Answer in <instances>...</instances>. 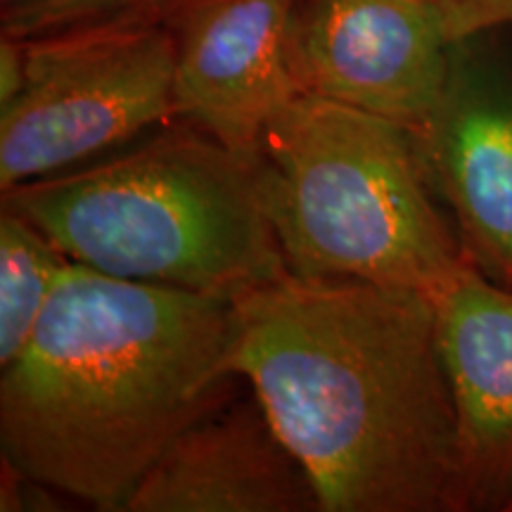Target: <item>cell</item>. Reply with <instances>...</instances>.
<instances>
[{
	"instance_id": "1",
	"label": "cell",
	"mask_w": 512,
	"mask_h": 512,
	"mask_svg": "<svg viewBox=\"0 0 512 512\" xmlns=\"http://www.w3.org/2000/svg\"><path fill=\"white\" fill-rule=\"evenodd\" d=\"M233 366L320 512L470 508L430 294L285 273L233 297Z\"/></svg>"
},
{
	"instance_id": "2",
	"label": "cell",
	"mask_w": 512,
	"mask_h": 512,
	"mask_svg": "<svg viewBox=\"0 0 512 512\" xmlns=\"http://www.w3.org/2000/svg\"><path fill=\"white\" fill-rule=\"evenodd\" d=\"M233 347V299L69 261L34 337L0 368L3 465L124 512L166 448L228 403Z\"/></svg>"
},
{
	"instance_id": "3",
	"label": "cell",
	"mask_w": 512,
	"mask_h": 512,
	"mask_svg": "<svg viewBox=\"0 0 512 512\" xmlns=\"http://www.w3.org/2000/svg\"><path fill=\"white\" fill-rule=\"evenodd\" d=\"M74 264L233 299L287 271L259 150L174 119L145 143L3 190Z\"/></svg>"
},
{
	"instance_id": "4",
	"label": "cell",
	"mask_w": 512,
	"mask_h": 512,
	"mask_svg": "<svg viewBox=\"0 0 512 512\" xmlns=\"http://www.w3.org/2000/svg\"><path fill=\"white\" fill-rule=\"evenodd\" d=\"M287 271L430 294L465 261L427 188L418 138L394 121L294 93L259 143Z\"/></svg>"
},
{
	"instance_id": "5",
	"label": "cell",
	"mask_w": 512,
	"mask_h": 512,
	"mask_svg": "<svg viewBox=\"0 0 512 512\" xmlns=\"http://www.w3.org/2000/svg\"><path fill=\"white\" fill-rule=\"evenodd\" d=\"M27 74L0 107V190L60 174L176 119L166 24L27 38Z\"/></svg>"
},
{
	"instance_id": "6",
	"label": "cell",
	"mask_w": 512,
	"mask_h": 512,
	"mask_svg": "<svg viewBox=\"0 0 512 512\" xmlns=\"http://www.w3.org/2000/svg\"><path fill=\"white\" fill-rule=\"evenodd\" d=\"M434 0H297L287 62L302 93L389 119L420 136L453 69Z\"/></svg>"
},
{
	"instance_id": "7",
	"label": "cell",
	"mask_w": 512,
	"mask_h": 512,
	"mask_svg": "<svg viewBox=\"0 0 512 512\" xmlns=\"http://www.w3.org/2000/svg\"><path fill=\"white\" fill-rule=\"evenodd\" d=\"M297 0H178L176 119L238 150H259L268 121L299 93L287 62Z\"/></svg>"
},
{
	"instance_id": "8",
	"label": "cell",
	"mask_w": 512,
	"mask_h": 512,
	"mask_svg": "<svg viewBox=\"0 0 512 512\" xmlns=\"http://www.w3.org/2000/svg\"><path fill=\"white\" fill-rule=\"evenodd\" d=\"M470 508L512 494V290L463 261L430 292Z\"/></svg>"
},
{
	"instance_id": "9",
	"label": "cell",
	"mask_w": 512,
	"mask_h": 512,
	"mask_svg": "<svg viewBox=\"0 0 512 512\" xmlns=\"http://www.w3.org/2000/svg\"><path fill=\"white\" fill-rule=\"evenodd\" d=\"M124 512H320V501L254 396L223 403L188 427Z\"/></svg>"
},
{
	"instance_id": "10",
	"label": "cell",
	"mask_w": 512,
	"mask_h": 512,
	"mask_svg": "<svg viewBox=\"0 0 512 512\" xmlns=\"http://www.w3.org/2000/svg\"><path fill=\"white\" fill-rule=\"evenodd\" d=\"M415 138L456 214L465 259L512 290V100L451 76Z\"/></svg>"
},
{
	"instance_id": "11",
	"label": "cell",
	"mask_w": 512,
	"mask_h": 512,
	"mask_svg": "<svg viewBox=\"0 0 512 512\" xmlns=\"http://www.w3.org/2000/svg\"><path fill=\"white\" fill-rule=\"evenodd\" d=\"M69 259L34 223L0 211V368L22 354Z\"/></svg>"
},
{
	"instance_id": "12",
	"label": "cell",
	"mask_w": 512,
	"mask_h": 512,
	"mask_svg": "<svg viewBox=\"0 0 512 512\" xmlns=\"http://www.w3.org/2000/svg\"><path fill=\"white\" fill-rule=\"evenodd\" d=\"M178 0H12L0 12L3 36L27 38L62 31L164 24Z\"/></svg>"
},
{
	"instance_id": "13",
	"label": "cell",
	"mask_w": 512,
	"mask_h": 512,
	"mask_svg": "<svg viewBox=\"0 0 512 512\" xmlns=\"http://www.w3.org/2000/svg\"><path fill=\"white\" fill-rule=\"evenodd\" d=\"M434 5L453 46L486 31L512 27V0H434Z\"/></svg>"
},
{
	"instance_id": "14",
	"label": "cell",
	"mask_w": 512,
	"mask_h": 512,
	"mask_svg": "<svg viewBox=\"0 0 512 512\" xmlns=\"http://www.w3.org/2000/svg\"><path fill=\"white\" fill-rule=\"evenodd\" d=\"M27 74V55L24 41L3 36L0 38V107L17 98Z\"/></svg>"
},
{
	"instance_id": "15",
	"label": "cell",
	"mask_w": 512,
	"mask_h": 512,
	"mask_svg": "<svg viewBox=\"0 0 512 512\" xmlns=\"http://www.w3.org/2000/svg\"><path fill=\"white\" fill-rule=\"evenodd\" d=\"M503 508H505V510H508V512H512V494H510V498H508V501H505V505H503Z\"/></svg>"
},
{
	"instance_id": "16",
	"label": "cell",
	"mask_w": 512,
	"mask_h": 512,
	"mask_svg": "<svg viewBox=\"0 0 512 512\" xmlns=\"http://www.w3.org/2000/svg\"><path fill=\"white\" fill-rule=\"evenodd\" d=\"M0 3H3V5H8V3H12V0H0Z\"/></svg>"
}]
</instances>
